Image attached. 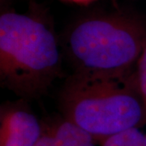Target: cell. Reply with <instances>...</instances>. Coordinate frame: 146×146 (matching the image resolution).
Returning a JSON list of instances; mask_svg holds the SVG:
<instances>
[{
	"label": "cell",
	"mask_w": 146,
	"mask_h": 146,
	"mask_svg": "<svg viewBox=\"0 0 146 146\" xmlns=\"http://www.w3.org/2000/svg\"><path fill=\"white\" fill-rule=\"evenodd\" d=\"M66 1H70V2L79 3V4H89L94 0H66Z\"/></svg>",
	"instance_id": "cell-8"
},
{
	"label": "cell",
	"mask_w": 146,
	"mask_h": 146,
	"mask_svg": "<svg viewBox=\"0 0 146 146\" xmlns=\"http://www.w3.org/2000/svg\"><path fill=\"white\" fill-rule=\"evenodd\" d=\"M62 56L52 28L33 14L0 16V80L24 99L46 93L61 76Z\"/></svg>",
	"instance_id": "cell-2"
},
{
	"label": "cell",
	"mask_w": 146,
	"mask_h": 146,
	"mask_svg": "<svg viewBox=\"0 0 146 146\" xmlns=\"http://www.w3.org/2000/svg\"><path fill=\"white\" fill-rule=\"evenodd\" d=\"M64 45L74 73L124 78L145 46L146 22L122 12L84 16L69 28Z\"/></svg>",
	"instance_id": "cell-1"
},
{
	"label": "cell",
	"mask_w": 146,
	"mask_h": 146,
	"mask_svg": "<svg viewBox=\"0 0 146 146\" xmlns=\"http://www.w3.org/2000/svg\"><path fill=\"white\" fill-rule=\"evenodd\" d=\"M42 130V122L22 104L1 109L0 146H36Z\"/></svg>",
	"instance_id": "cell-4"
},
{
	"label": "cell",
	"mask_w": 146,
	"mask_h": 146,
	"mask_svg": "<svg viewBox=\"0 0 146 146\" xmlns=\"http://www.w3.org/2000/svg\"><path fill=\"white\" fill-rule=\"evenodd\" d=\"M64 118L87 131L97 141L146 124V104L134 72L122 79L73 73L59 94Z\"/></svg>",
	"instance_id": "cell-3"
},
{
	"label": "cell",
	"mask_w": 146,
	"mask_h": 146,
	"mask_svg": "<svg viewBox=\"0 0 146 146\" xmlns=\"http://www.w3.org/2000/svg\"><path fill=\"white\" fill-rule=\"evenodd\" d=\"M42 126L36 146H96L93 136L63 115L42 122Z\"/></svg>",
	"instance_id": "cell-5"
},
{
	"label": "cell",
	"mask_w": 146,
	"mask_h": 146,
	"mask_svg": "<svg viewBox=\"0 0 146 146\" xmlns=\"http://www.w3.org/2000/svg\"><path fill=\"white\" fill-rule=\"evenodd\" d=\"M137 87L146 104V45L141 53L134 71Z\"/></svg>",
	"instance_id": "cell-7"
},
{
	"label": "cell",
	"mask_w": 146,
	"mask_h": 146,
	"mask_svg": "<svg viewBox=\"0 0 146 146\" xmlns=\"http://www.w3.org/2000/svg\"><path fill=\"white\" fill-rule=\"evenodd\" d=\"M132 127L100 141V146H146V132Z\"/></svg>",
	"instance_id": "cell-6"
}]
</instances>
